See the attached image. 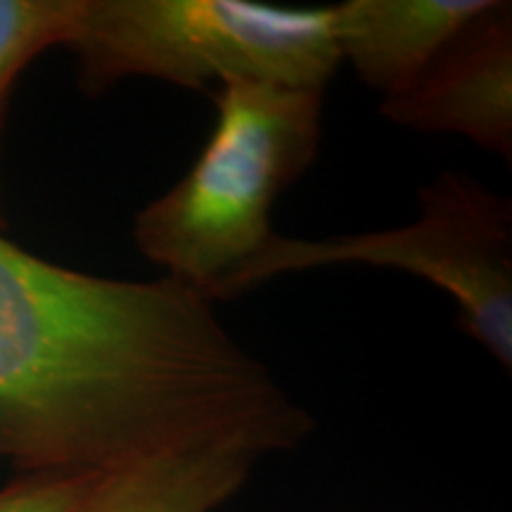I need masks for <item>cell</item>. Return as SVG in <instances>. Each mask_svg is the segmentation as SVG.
Returning a JSON list of instances; mask_svg holds the SVG:
<instances>
[{"label":"cell","instance_id":"obj_1","mask_svg":"<svg viewBox=\"0 0 512 512\" xmlns=\"http://www.w3.org/2000/svg\"><path fill=\"white\" fill-rule=\"evenodd\" d=\"M299 427L297 403L197 292L72 271L0 233V458L24 475L207 444L275 453Z\"/></svg>","mask_w":512,"mask_h":512},{"label":"cell","instance_id":"obj_2","mask_svg":"<svg viewBox=\"0 0 512 512\" xmlns=\"http://www.w3.org/2000/svg\"><path fill=\"white\" fill-rule=\"evenodd\" d=\"M216 124L192 169L138 211L133 240L162 278L207 302L275 238L271 211L320 145L323 91L230 83L214 95Z\"/></svg>","mask_w":512,"mask_h":512},{"label":"cell","instance_id":"obj_3","mask_svg":"<svg viewBox=\"0 0 512 512\" xmlns=\"http://www.w3.org/2000/svg\"><path fill=\"white\" fill-rule=\"evenodd\" d=\"M79 86L143 76L207 91L230 83L325 91L339 62L330 8L249 0H83L69 41Z\"/></svg>","mask_w":512,"mask_h":512},{"label":"cell","instance_id":"obj_4","mask_svg":"<svg viewBox=\"0 0 512 512\" xmlns=\"http://www.w3.org/2000/svg\"><path fill=\"white\" fill-rule=\"evenodd\" d=\"M420 216L399 228L304 240L275 233L233 280L228 299L275 275L323 266L396 268L451 294L460 330L505 373L512 368V202L472 176L446 171L422 185Z\"/></svg>","mask_w":512,"mask_h":512},{"label":"cell","instance_id":"obj_5","mask_svg":"<svg viewBox=\"0 0 512 512\" xmlns=\"http://www.w3.org/2000/svg\"><path fill=\"white\" fill-rule=\"evenodd\" d=\"M394 124L456 133L512 162V5L489 0L422 74L382 98Z\"/></svg>","mask_w":512,"mask_h":512},{"label":"cell","instance_id":"obj_6","mask_svg":"<svg viewBox=\"0 0 512 512\" xmlns=\"http://www.w3.org/2000/svg\"><path fill=\"white\" fill-rule=\"evenodd\" d=\"M489 0H347L332 5V34L368 88L401 93Z\"/></svg>","mask_w":512,"mask_h":512},{"label":"cell","instance_id":"obj_7","mask_svg":"<svg viewBox=\"0 0 512 512\" xmlns=\"http://www.w3.org/2000/svg\"><path fill=\"white\" fill-rule=\"evenodd\" d=\"M259 458L245 444L152 453L100 472L74 512H214L238 494Z\"/></svg>","mask_w":512,"mask_h":512},{"label":"cell","instance_id":"obj_8","mask_svg":"<svg viewBox=\"0 0 512 512\" xmlns=\"http://www.w3.org/2000/svg\"><path fill=\"white\" fill-rule=\"evenodd\" d=\"M81 5L83 0H0V133L19 74L48 48L69 46Z\"/></svg>","mask_w":512,"mask_h":512},{"label":"cell","instance_id":"obj_9","mask_svg":"<svg viewBox=\"0 0 512 512\" xmlns=\"http://www.w3.org/2000/svg\"><path fill=\"white\" fill-rule=\"evenodd\" d=\"M100 472H41L0 489V512H74Z\"/></svg>","mask_w":512,"mask_h":512}]
</instances>
